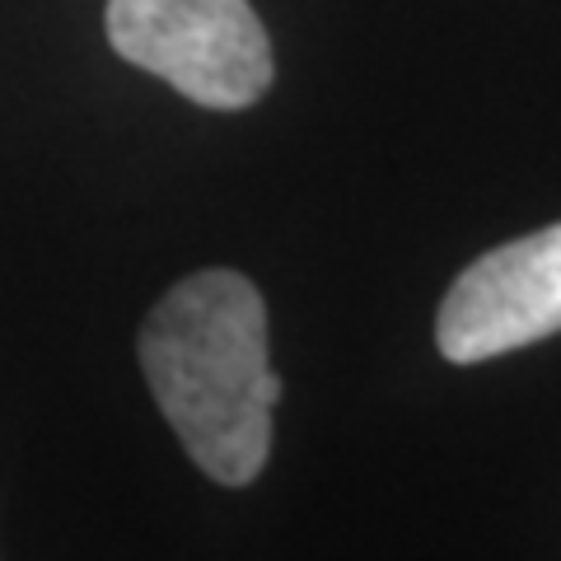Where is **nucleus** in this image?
Listing matches in <instances>:
<instances>
[{
  "label": "nucleus",
  "instance_id": "obj_1",
  "mask_svg": "<svg viewBox=\"0 0 561 561\" xmlns=\"http://www.w3.org/2000/svg\"><path fill=\"white\" fill-rule=\"evenodd\" d=\"M140 370L210 482L249 486L267 468L280 375L267 360V305L249 276L210 267L179 280L140 328Z\"/></svg>",
  "mask_w": 561,
  "mask_h": 561
},
{
  "label": "nucleus",
  "instance_id": "obj_2",
  "mask_svg": "<svg viewBox=\"0 0 561 561\" xmlns=\"http://www.w3.org/2000/svg\"><path fill=\"white\" fill-rule=\"evenodd\" d=\"M108 43L122 61L216 113L272 90V43L249 0H108Z\"/></svg>",
  "mask_w": 561,
  "mask_h": 561
},
{
  "label": "nucleus",
  "instance_id": "obj_3",
  "mask_svg": "<svg viewBox=\"0 0 561 561\" xmlns=\"http://www.w3.org/2000/svg\"><path fill=\"white\" fill-rule=\"evenodd\" d=\"M561 332V220L511 239L459 272L440 300L435 342L454 365H482Z\"/></svg>",
  "mask_w": 561,
  "mask_h": 561
}]
</instances>
